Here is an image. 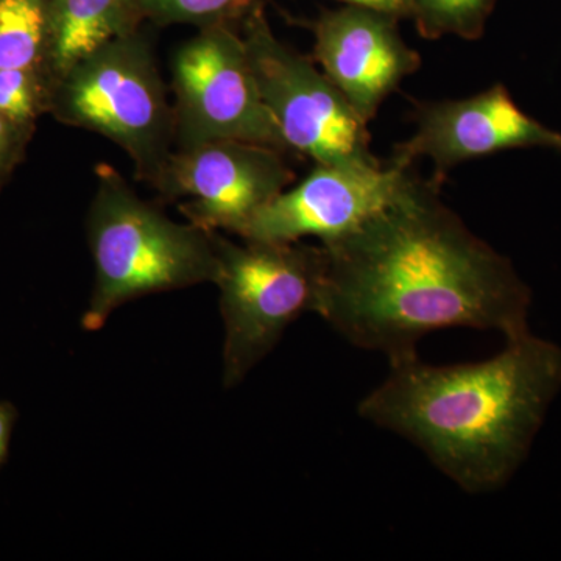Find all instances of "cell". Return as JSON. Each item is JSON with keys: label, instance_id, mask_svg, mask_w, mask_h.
<instances>
[{"label": "cell", "instance_id": "cell-1", "mask_svg": "<svg viewBox=\"0 0 561 561\" xmlns=\"http://www.w3.org/2000/svg\"><path fill=\"white\" fill-rule=\"evenodd\" d=\"M320 245L317 313L357 348L393 360L446 328L505 341L530 332L529 286L443 202L435 181L413 175L390 206Z\"/></svg>", "mask_w": 561, "mask_h": 561}, {"label": "cell", "instance_id": "cell-2", "mask_svg": "<svg viewBox=\"0 0 561 561\" xmlns=\"http://www.w3.org/2000/svg\"><path fill=\"white\" fill-rule=\"evenodd\" d=\"M389 362L359 415L415 443L471 494L512 481L561 390V346L531 332L482 362L431 365L419 353Z\"/></svg>", "mask_w": 561, "mask_h": 561}, {"label": "cell", "instance_id": "cell-3", "mask_svg": "<svg viewBox=\"0 0 561 561\" xmlns=\"http://www.w3.org/2000/svg\"><path fill=\"white\" fill-rule=\"evenodd\" d=\"M95 176L87 221L95 283L84 330H101L119 306L144 295L214 283L216 231L169 219L108 164H98Z\"/></svg>", "mask_w": 561, "mask_h": 561}, {"label": "cell", "instance_id": "cell-4", "mask_svg": "<svg viewBox=\"0 0 561 561\" xmlns=\"http://www.w3.org/2000/svg\"><path fill=\"white\" fill-rule=\"evenodd\" d=\"M49 114L61 124L105 136L154 186L175 144V114L140 31L111 41L77 62L51 90Z\"/></svg>", "mask_w": 561, "mask_h": 561}, {"label": "cell", "instance_id": "cell-5", "mask_svg": "<svg viewBox=\"0 0 561 561\" xmlns=\"http://www.w3.org/2000/svg\"><path fill=\"white\" fill-rule=\"evenodd\" d=\"M220 311L225 324L224 383L234 387L302 313L319 308L323 250L290 242H231L216 231Z\"/></svg>", "mask_w": 561, "mask_h": 561}, {"label": "cell", "instance_id": "cell-6", "mask_svg": "<svg viewBox=\"0 0 561 561\" xmlns=\"http://www.w3.org/2000/svg\"><path fill=\"white\" fill-rule=\"evenodd\" d=\"M242 39L262 99L289 150L316 164L379 168L367 125L309 58L273 33L261 0L242 20Z\"/></svg>", "mask_w": 561, "mask_h": 561}, {"label": "cell", "instance_id": "cell-7", "mask_svg": "<svg viewBox=\"0 0 561 561\" xmlns=\"http://www.w3.org/2000/svg\"><path fill=\"white\" fill-rule=\"evenodd\" d=\"M172 88L176 150L242 140L290 151L262 99L242 35L231 25L201 28L180 47L172 62Z\"/></svg>", "mask_w": 561, "mask_h": 561}, {"label": "cell", "instance_id": "cell-8", "mask_svg": "<svg viewBox=\"0 0 561 561\" xmlns=\"http://www.w3.org/2000/svg\"><path fill=\"white\" fill-rule=\"evenodd\" d=\"M284 154L242 140L173 150L153 187L168 201H186L180 213L190 224L239 236L294 181Z\"/></svg>", "mask_w": 561, "mask_h": 561}, {"label": "cell", "instance_id": "cell-9", "mask_svg": "<svg viewBox=\"0 0 561 561\" xmlns=\"http://www.w3.org/2000/svg\"><path fill=\"white\" fill-rule=\"evenodd\" d=\"M413 175L412 165L394 161L379 168L316 164L297 186L264 206L239 238L280 243L306 238L335 241L397 201Z\"/></svg>", "mask_w": 561, "mask_h": 561}, {"label": "cell", "instance_id": "cell-10", "mask_svg": "<svg viewBox=\"0 0 561 561\" xmlns=\"http://www.w3.org/2000/svg\"><path fill=\"white\" fill-rule=\"evenodd\" d=\"M534 147L561 151V131L524 113L507 88L496 83L459 101L421 103L415 133L394 147L391 161L413 165L427 158L434 168L431 180L442 184L463 162Z\"/></svg>", "mask_w": 561, "mask_h": 561}, {"label": "cell", "instance_id": "cell-11", "mask_svg": "<svg viewBox=\"0 0 561 561\" xmlns=\"http://www.w3.org/2000/svg\"><path fill=\"white\" fill-rule=\"evenodd\" d=\"M398 22L387 11L357 5L321 11L312 22L313 58L365 124L421 68Z\"/></svg>", "mask_w": 561, "mask_h": 561}, {"label": "cell", "instance_id": "cell-12", "mask_svg": "<svg viewBox=\"0 0 561 561\" xmlns=\"http://www.w3.org/2000/svg\"><path fill=\"white\" fill-rule=\"evenodd\" d=\"M142 22L136 0H50L43 72L51 90L77 62Z\"/></svg>", "mask_w": 561, "mask_h": 561}, {"label": "cell", "instance_id": "cell-13", "mask_svg": "<svg viewBox=\"0 0 561 561\" xmlns=\"http://www.w3.org/2000/svg\"><path fill=\"white\" fill-rule=\"evenodd\" d=\"M50 0H0V69H41Z\"/></svg>", "mask_w": 561, "mask_h": 561}, {"label": "cell", "instance_id": "cell-14", "mask_svg": "<svg viewBox=\"0 0 561 561\" xmlns=\"http://www.w3.org/2000/svg\"><path fill=\"white\" fill-rule=\"evenodd\" d=\"M497 0H411L412 20L423 38L457 36L478 41Z\"/></svg>", "mask_w": 561, "mask_h": 561}, {"label": "cell", "instance_id": "cell-15", "mask_svg": "<svg viewBox=\"0 0 561 561\" xmlns=\"http://www.w3.org/2000/svg\"><path fill=\"white\" fill-rule=\"evenodd\" d=\"M257 0H136L140 16L153 24H191L198 28L243 20Z\"/></svg>", "mask_w": 561, "mask_h": 561}, {"label": "cell", "instance_id": "cell-16", "mask_svg": "<svg viewBox=\"0 0 561 561\" xmlns=\"http://www.w3.org/2000/svg\"><path fill=\"white\" fill-rule=\"evenodd\" d=\"M51 84L41 69H0V113L25 130L35 133L49 113Z\"/></svg>", "mask_w": 561, "mask_h": 561}, {"label": "cell", "instance_id": "cell-17", "mask_svg": "<svg viewBox=\"0 0 561 561\" xmlns=\"http://www.w3.org/2000/svg\"><path fill=\"white\" fill-rule=\"evenodd\" d=\"M35 133L25 130L16 122L0 113V191L5 187L18 165L24 161L25 150Z\"/></svg>", "mask_w": 561, "mask_h": 561}, {"label": "cell", "instance_id": "cell-18", "mask_svg": "<svg viewBox=\"0 0 561 561\" xmlns=\"http://www.w3.org/2000/svg\"><path fill=\"white\" fill-rule=\"evenodd\" d=\"M337 2L345 3V5L367 7V9L387 11V13L400 18V20L402 18L412 20L411 0H337Z\"/></svg>", "mask_w": 561, "mask_h": 561}, {"label": "cell", "instance_id": "cell-19", "mask_svg": "<svg viewBox=\"0 0 561 561\" xmlns=\"http://www.w3.org/2000/svg\"><path fill=\"white\" fill-rule=\"evenodd\" d=\"M14 411L10 404H0V461L9 448L11 430H13Z\"/></svg>", "mask_w": 561, "mask_h": 561}]
</instances>
